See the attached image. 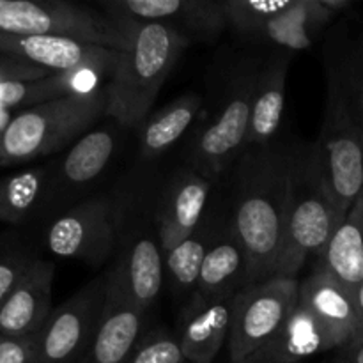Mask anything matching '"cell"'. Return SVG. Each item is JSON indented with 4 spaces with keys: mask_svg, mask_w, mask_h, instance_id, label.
Instances as JSON below:
<instances>
[{
    "mask_svg": "<svg viewBox=\"0 0 363 363\" xmlns=\"http://www.w3.org/2000/svg\"><path fill=\"white\" fill-rule=\"evenodd\" d=\"M289 142L247 147L225 174L227 211L248 259V286L279 275Z\"/></svg>",
    "mask_w": 363,
    "mask_h": 363,
    "instance_id": "1",
    "label": "cell"
},
{
    "mask_svg": "<svg viewBox=\"0 0 363 363\" xmlns=\"http://www.w3.org/2000/svg\"><path fill=\"white\" fill-rule=\"evenodd\" d=\"M110 18L123 28L130 45L119 52L116 69L106 84V117L123 130H131L152 112L163 84L191 43L163 23Z\"/></svg>",
    "mask_w": 363,
    "mask_h": 363,
    "instance_id": "2",
    "label": "cell"
},
{
    "mask_svg": "<svg viewBox=\"0 0 363 363\" xmlns=\"http://www.w3.org/2000/svg\"><path fill=\"white\" fill-rule=\"evenodd\" d=\"M264 50L245 46V52L233 55L220 78L215 106L201 126L194 128L186 145L190 169L211 183L220 184L236 163L247 144L252 98Z\"/></svg>",
    "mask_w": 363,
    "mask_h": 363,
    "instance_id": "3",
    "label": "cell"
},
{
    "mask_svg": "<svg viewBox=\"0 0 363 363\" xmlns=\"http://www.w3.org/2000/svg\"><path fill=\"white\" fill-rule=\"evenodd\" d=\"M346 216L337 209L318 172L312 144L289 142L284 245L279 275L298 279L319 257Z\"/></svg>",
    "mask_w": 363,
    "mask_h": 363,
    "instance_id": "4",
    "label": "cell"
},
{
    "mask_svg": "<svg viewBox=\"0 0 363 363\" xmlns=\"http://www.w3.org/2000/svg\"><path fill=\"white\" fill-rule=\"evenodd\" d=\"M106 85L62 96L14 113L0 138V167L32 162L71 147L106 117Z\"/></svg>",
    "mask_w": 363,
    "mask_h": 363,
    "instance_id": "5",
    "label": "cell"
},
{
    "mask_svg": "<svg viewBox=\"0 0 363 363\" xmlns=\"http://www.w3.org/2000/svg\"><path fill=\"white\" fill-rule=\"evenodd\" d=\"M106 277L113 287L144 311L158 300L165 282V254L152 197L126 194L119 241Z\"/></svg>",
    "mask_w": 363,
    "mask_h": 363,
    "instance_id": "6",
    "label": "cell"
},
{
    "mask_svg": "<svg viewBox=\"0 0 363 363\" xmlns=\"http://www.w3.org/2000/svg\"><path fill=\"white\" fill-rule=\"evenodd\" d=\"M124 208V194L84 199L48 220L45 247L55 257L74 259L92 268H101L116 255Z\"/></svg>",
    "mask_w": 363,
    "mask_h": 363,
    "instance_id": "7",
    "label": "cell"
},
{
    "mask_svg": "<svg viewBox=\"0 0 363 363\" xmlns=\"http://www.w3.org/2000/svg\"><path fill=\"white\" fill-rule=\"evenodd\" d=\"M0 34L62 35L116 52L130 45L103 11L64 0H0Z\"/></svg>",
    "mask_w": 363,
    "mask_h": 363,
    "instance_id": "8",
    "label": "cell"
},
{
    "mask_svg": "<svg viewBox=\"0 0 363 363\" xmlns=\"http://www.w3.org/2000/svg\"><path fill=\"white\" fill-rule=\"evenodd\" d=\"M300 301V280L275 275L238 291L229 333L230 363L254 354L275 337Z\"/></svg>",
    "mask_w": 363,
    "mask_h": 363,
    "instance_id": "9",
    "label": "cell"
},
{
    "mask_svg": "<svg viewBox=\"0 0 363 363\" xmlns=\"http://www.w3.org/2000/svg\"><path fill=\"white\" fill-rule=\"evenodd\" d=\"M106 293L108 279L103 273L53 308L35 335L32 363H80L87 358L105 311Z\"/></svg>",
    "mask_w": 363,
    "mask_h": 363,
    "instance_id": "10",
    "label": "cell"
},
{
    "mask_svg": "<svg viewBox=\"0 0 363 363\" xmlns=\"http://www.w3.org/2000/svg\"><path fill=\"white\" fill-rule=\"evenodd\" d=\"M312 152L326 191L347 216L363 194V135L339 106L328 101Z\"/></svg>",
    "mask_w": 363,
    "mask_h": 363,
    "instance_id": "11",
    "label": "cell"
},
{
    "mask_svg": "<svg viewBox=\"0 0 363 363\" xmlns=\"http://www.w3.org/2000/svg\"><path fill=\"white\" fill-rule=\"evenodd\" d=\"M123 128L110 119L78 138L62 156L50 160L52 194L46 220L66 211L84 199L85 191L106 172L119 151Z\"/></svg>",
    "mask_w": 363,
    "mask_h": 363,
    "instance_id": "12",
    "label": "cell"
},
{
    "mask_svg": "<svg viewBox=\"0 0 363 363\" xmlns=\"http://www.w3.org/2000/svg\"><path fill=\"white\" fill-rule=\"evenodd\" d=\"M326 101L339 106L363 135V14L337 18L321 38Z\"/></svg>",
    "mask_w": 363,
    "mask_h": 363,
    "instance_id": "13",
    "label": "cell"
},
{
    "mask_svg": "<svg viewBox=\"0 0 363 363\" xmlns=\"http://www.w3.org/2000/svg\"><path fill=\"white\" fill-rule=\"evenodd\" d=\"M99 9L108 16L155 21L194 43H213L227 32L223 0H106Z\"/></svg>",
    "mask_w": 363,
    "mask_h": 363,
    "instance_id": "14",
    "label": "cell"
},
{
    "mask_svg": "<svg viewBox=\"0 0 363 363\" xmlns=\"http://www.w3.org/2000/svg\"><path fill=\"white\" fill-rule=\"evenodd\" d=\"M0 53L35 64L50 73H91L112 78L119 52L62 35L0 34Z\"/></svg>",
    "mask_w": 363,
    "mask_h": 363,
    "instance_id": "15",
    "label": "cell"
},
{
    "mask_svg": "<svg viewBox=\"0 0 363 363\" xmlns=\"http://www.w3.org/2000/svg\"><path fill=\"white\" fill-rule=\"evenodd\" d=\"M216 184L188 165L174 170L152 195L163 254L190 236L208 211Z\"/></svg>",
    "mask_w": 363,
    "mask_h": 363,
    "instance_id": "16",
    "label": "cell"
},
{
    "mask_svg": "<svg viewBox=\"0 0 363 363\" xmlns=\"http://www.w3.org/2000/svg\"><path fill=\"white\" fill-rule=\"evenodd\" d=\"M337 18L326 9L321 0H284V6L262 20L241 45L257 50H279L296 55L315 41Z\"/></svg>",
    "mask_w": 363,
    "mask_h": 363,
    "instance_id": "17",
    "label": "cell"
},
{
    "mask_svg": "<svg viewBox=\"0 0 363 363\" xmlns=\"http://www.w3.org/2000/svg\"><path fill=\"white\" fill-rule=\"evenodd\" d=\"M300 303L315 315L339 351L363 339V315L353 294L323 269L312 268L300 280Z\"/></svg>",
    "mask_w": 363,
    "mask_h": 363,
    "instance_id": "18",
    "label": "cell"
},
{
    "mask_svg": "<svg viewBox=\"0 0 363 363\" xmlns=\"http://www.w3.org/2000/svg\"><path fill=\"white\" fill-rule=\"evenodd\" d=\"M53 280L55 264L48 259H35L0 307V335L21 339L41 332L53 312Z\"/></svg>",
    "mask_w": 363,
    "mask_h": 363,
    "instance_id": "19",
    "label": "cell"
},
{
    "mask_svg": "<svg viewBox=\"0 0 363 363\" xmlns=\"http://www.w3.org/2000/svg\"><path fill=\"white\" fill-rule=\"evenodd\" d=\"M293 59L294 53L264 50L255 80L245 149L269 145L280 138L279 133L286 110L287 74Z\"/></svg>",
    "mask_w": 363,
    "mask_h": 363,
    "instance_id": "20",
    "label": "cell"
},
{
    "mask_svg": "<svg viewBox=\"0 0 363 363\" xmlns=\"http://www.w3.org/2000/svg\"><path fill=\"white\" fill-rule=\"evenodd\" d=\"M236 294L216 298L191 296L181 315V351L190 363H213L229 342Z\"/></svg>",
    "mask_w": 363,
    "mask_h": 363,
    "instance_id": "21",
    "label": "cell"
},
{
    "mask_svg": "<svg viewBox=\"0 0 363 363\" xmlns=\"http://www.w3.org/2000/svg\"><path fill=\"white\" fill-rule=\"evenodd\" d=\"M145 315L147 311L128 300L108 282L105 311L89 351V363H128L145 335Z\"/></svg>",
    "mask_w": 363,
    "mask_h": 363,
    "instance_id": "22",
    "label": "cell"
},
{
    "mask_svg": "<svg viewBox=\"0 0 363 363\" xmlns=\"http://www.w3.org/2000/svg\"><path fill=\"white\" fill-rule=\"evenodd\" d=\"M248 286V259L233 225L229 211L222 213L218 233L202 262L197 287L191 296L216 298L236 294Z\"/></svg>",
    "mask_w": 363,
    "mask_h": 363,
    "instance_id": "23",
    "label": "cell"
},
{
    "mask_svg": "<svg viewBox=\"0 0 363 363\" xmlns=\"http://www.w3.org/2000/svg\"><path fill=\"white\" fill-rule=\"evenodd\" d=\"M204 110V98L195 92L179 96L169 105L149 113L137 128L138 158L155 162L176 145L184 135L194 130Z\"/></svg>",
    "mask_w": 363,
    "mask_h": 363,
    "instance_id": "24",
    "label": "cell"
},
{
    "mask_svg": "<svg viewBox=\"0 0 363 363\" xmlns=\"http://www.w3.org/2000/svg\"><path fill=\"white\" fill-rule=\"evenodd\" d=\"M50 194V162L0 177V222L25 225L32 220L46 218Z\"/></svg>",
    "mask_w": 363,
    "mask_h": 363,
    "instance_id": "25",
    "label": "cell"
},
{
    "mask_svg": "<svg viewBox=\"0 0 363 363\" xmlns=\"http://www.w3.org/2000/svg\"><path fill=\"white\" fill-rule=\"evenodd\" d=\"M342 284L351 294L363 284V194L347 213L342 225L312 262Z\"/></svg>",
    "mask_w": 363,
    "mask_h": 363,
    "instance_id": "26",
    "label": "cell"
},
{
    "mask_svg": "<svg viewBox=\"0 0 363 363\" xmlns=\"http://www.w3.org/2000/svg\"><path fill=\"white\" fill-rule=\"evenodd\" d=\"M330 350L335 347L328 332L323 328L315 315L298 301V307L287 318L282 328L259 351L282 363H300Z\"/></svg>",
    "mask_w": 363,
    "mask_h": 363,
    "instance_id": "27",
    "label": "cell"
},
{
    "mask_svg": "<svg viewBox=\"0 0 363 363\" xmlns=\"http://www.w3.org/2000/svg\"><path fill=\"white\" fill-rule=\"evenodd\" d=\"M99 87H103V78L91 73H52L38 80L0 82V110L32 108L62 96L92 92Z\"/></svg>",
    "mask_w": 363,
    "mask_h": 363,
    "instance_id": "28",
    "label": "cell"
},
{
    "mask_svg": "<svg viewBox=\"0 0 363 363\" xmlns=\"http://www.w3.org/2000/svg\"><path fill=\"white\" fill-rule=\"evenodd\" d=\"M220 220L222 213L206 211L204 218L195 227L194 233L165 252V277L176 294L190 293V291L194 294L202 262L218 233Z\"/></svg>",
    "mask_w": 363,
    "mask_h": 363,
    "instance_id": "29",
    "label": "cell"
},
{
    "mask_svg": "<svg viewBox=\"0 0 363 363\" xmlns=\"http://www.w3.org/2000/svg\"><path fill=\"white\" fill-rule=\"evenodd\" d=\"M38 255L18 233L0 234V307L30 269Z\"/></svg>",
    "mask_w": 363,
    "mask_h": 363,
    "instance_id": "30",
    "label": "cell"
},
{
    "mask_svg": "<svg viewBox=\"0 0 363 363\" xmlns=\"http://www.w3.org/2000/svg\"><path fill=\"white\" fill-rule=\"evenodd\" d=\"M128 363H186L179 340L165 330L145 332Z\"/></svg>",
    "mask_w": 363,
    "mask_h": 363,
    "instance_id": "31",
    "label": "cell"
},
{
    "mask_svg": "<svg viewBox=\"0 0 363 363\" xmlns=\"http://www.w3.org/2000/svg\"><path fill=\"white\" fill-rule=\"evenodd\" d=\"M48 74L52 73L35 64L0 53V82L38 80V78H45Z\"/></svg>",
    "mask_w": 363,
    "mask_h": 363,
    "instance_id": "32",
    "label": "cell"
},
{
    "mask_svg": "<svg viewBox=\"0 0 363 363\" xmlns=\"http://www.w3.org/2000/svg\"><path fill=\"white\" fill-rule=\"evenodd\" d=\"M34 337H4L0 335V363H32Z\"/></svg>",
    "mask_w": 363,
    "mask_h": 363,
    "instance_id": "33",
    "label": "cell"
},
{
    "mask_svg": "<svg viewBox=\"0 0 363 363\" xmlns=\"http://www.w3.org/2000/svg\"><path fill=\"white\" fill-rule=\"evenodd\" d=\"M321 4L335 18H340V16H342V14L350 13V11L354 7L353 0H321Z\"/></svg>",
    "mask_w": 363,
    "mask_h": 363,
    "instance_id": "34",
    "label": "cell"
},
{
    "mask_svg": "<svg viewBox=\"0 0 363 363\" xmlns=\"http://www.w3.org/2000/svg\"><path fill=\"white\" fill-rule=\"evenodd\" d=\"M339 363H363V339L354 346L340 351Z\"/></svg>",
    "mask_w": 363,
    "mask_h": 363,
    "instance_id": "35",
    "label": "cell"
},
{
    "mask_svg": "<svg viewBox=\"0 0 363 363\" xmlns=\"http://www.w3.org/2000/svg\"><path fill=\"white\" fill-rule=\"evenodd\" d=\"M238 363H282V362L275 360V358L268 357V354L261 353V351H255L254 354H250V357H247L245 360H241Z\"/></svg>",
    "mask_w": 363,
    "mask_h": 363,
    "instance_id": "36",
    "label": "cell"
},
{
    "mask_svg": "<svg viewBox=\"0 0 363 363\" xmlns=\"http://www.w3.org/2000/svg\"><path fill=\"white\" fill-rule=\"evenodd\" d=\"M13 112H6V110H0V138H2L4 131L9 126V123L13 121Z\"/></svg>",
    "mask_w": 363,
    "mask_h": 363,
    "instance_id": "37",
    "label": "cell"
},
{
    "mask_svg": "<svg viewBox=\"0 0 363 363\" xmlns=\"http://www.w3.org/2000/svg\"><path fill=\"white\" fill-rule=\"evenodd\" d=\"M354 300H357V305H358V308H360V312H362V315H363V284L360 287H358L357 291H354Z\"/></svg>",
    "mask_w": 363,
    "mask_h": 363,
    "instance_id": "38",
    "label": "cell"
},
{
    "mask_svg": "<svg viewBox=\"0 0 363 363\" xmlns=\"http://www.w3.org/2000/svg\"><path fill=\"white\" fill-rule=\"evenodd\" d=\"M80 363H89V357H87V358H84V360H82Z\"/></svg>",
    "mask_w": 363,
    "mask_h": 363,
    "instance_id": "39",
    "label": "cell"
}]
</instances>
